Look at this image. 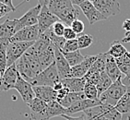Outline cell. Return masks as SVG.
<instances>
[{
    "label": "cell",
    "mask_w": 130,
    "mask_h": 120,
    "mask_svg": "<svg viewBox=\"0 0 130 120\" xmlns=\"http://www.w3.org/2000/svg\"><path fill=\"white\" fill-rule=\"evenodd\" d=\"M85 120H122V115L115 106L101 104L82 113Z\"/></svg>",
    "instance_id": "1"
},
{
    "label": "cell",
    "mask_w": 130,
    "mask_h": 120,
    "mask_svg": "<svg viewBox=\"0 0 130 120\" xmlns=\"http://www.w3.org/2000/svg\"><path fill=\"white\" fill-rule=\"evenodd\" d=\"M126 90H127V87L122 83V77H121L117 80L113 81L112 85L108 88V90H106L104 93L99 96V100L102 104L115 106L118 101L125 93Z\"/></svg>",
    "instance_id": "2"
},
{
    "label": "cell",
    "mask_w": 130,
    "mask_h": 120,
    "mask_svg": "<svg viewBox=\"0 0 130 120\" xmlns=\"http://www.w3.org/2000/svg\"><path fill=\"white\" fill-rule=\"evenodd\" d=\"M59 81H61L60 76L58 74L55 63L54 62L48 68L43 69L40 74H38L31 80L30 84L32 86H49V87H54Z\"/></svg>",
    "instance_id": "3"
},
{
    "label": "cell",
    "mask_w": 130,
    "mask_h": 120,
    "mask_svg": "<svg viewBox=\"0 0 130 120\" xmlns=\"http://www.w3.org/2000/svg\"><path fill=\"white\" fill-rule=\"evenodd\" d=\"M35 42H14L7 44V61L8 68L14 65L26 51L34 44Z\"/></svg>",
    "instance_id": "4"
},
{
    "label": "cell",
    "mask_w": 130,
    "mask_h": 120,
    "mask_svg": "<svg viewBox=\"0 0 130 120\" xmlns=\"http://www.w3.org/2000/svg\"><path fill=\"white\" fill-rule=\"evenodd\" d=\"M59 21V19L55 15H54L50 10L48 9L47 6H43L42 7L41 12L39 14L38 18V28H39V33L40 35L45 33L46 31L53 27V25L55 22Z\"/></svg>",
    "instance_id": "5"
},
{
    "label": "cell",
    "mask_w": 130,
    "mask_h": 120,
    "mask_svg": "<svg viewBox=\"0 0 130 120\" xmlns=\"http://www.w3.org/2000/svg\"><path fill=\"white\" fill-rule=\"evenodd\" d=\"M92 4L106 19L120 13V5L116 0H94Z\"/></svg>",
    "instance_id": "6"
},
{
    "label": "cell",
    "mask_w": 130,
    "mask_h": 120,
    "mask_svg": "<svg viewBox=\"0 0 130 120\" xmlns=\"http://www.w3.org/2000/svg\"><path fill=\"white\" fill-rule=\"evenodd\" d=\"M42 9V6L38 4L30 9H29L27 12L24 14L21 18L17 19V31L23 29L25 27H30V26H34L38 24V18L39 14Z\"/></svg>",
    "instance_id": "7"
},
{
    "label": "cell",
    "mask_w": 130,
    "mask_h": 120,
    "mask_svg": "<svg viewBox=\"0 0 130 120\" xmlns=\"http://www.w3.org/2000/svg\"><path fill=\"white\" fill-rule=\"evenodd\" d=\"M40 37L39 28L38 25L25 27L20 30L19 32L14 34L11 39L9 40V43L14 42H36Z\"/></svg>",
    "instance_id": "8"
},
{
    "label": "cell",
    "mask_w": 130,
    "mask_h": 120,
    "mask_svg": "<svg viewBox=\"0 0 130 120\" xmlns=\"http://www.w3.org/2000/svg\"><path fill=\"white\" fill-rule=\"evenodd\" d=\"M30 119L31 120H47V103L35 97L29 104Z\"/></svg>",
    "instance_id": "9"
},
{
    "label": "cell",
    "mask_w": 130,
    "mask_h": 120,
    "mask_svg": "<svg viewBox=\"0 0 130 120\" xmlns=\"http://www.w3.org/2000/svg\"><path fill=\"white\" fill-rule=\"evenodd\" d=\"M14 89L18 91V93H20V95L22 98L23 102L26 103L27 104H29L36 97L32 85L30 82H28L27 80H24L20 74L18 75V80Z\"/></svg>",
    "instance_id": "10"
},
{
    "label": "cell",
    "mask_w": 130,
    "mask_h": 120,
    "mask_svg": "<svg viewBox=\"0 0 130 120\" xmlns=\"http://www.w3.org/2000/svg\"><path fill=\"white\" fill-rule=\"evenodd\" d=\"M98 55H87L85 56L84 60L82 62L79 63L78 65L72 67L70 73L68 75V78H76V79H80V78H84L87 73L89 72L90 68L93 65V63L95 62L97 59Z\"/></svg>",
    "instance_id": "11"
},
{
    "label": "cell",
    "mask_w": 130,
    "mask_h": 120,
    "mask_svg": "<svg viewBox=\"0 0 130 120\" xmlns=\"http://www.w3.org/2000/svg\"><path fill=\"white\" fill-rule=\"evenodd\" d=\"M18 75H19V72L16 68L15 64L8 67L6 69L3 77L1 78L0 92H7V91L14 89L18 80Z\"/></svg>",
    "instance_id": "12"
},
{
    "label": "cell",
    "mask_w": 130,
    "mask_h": 120,
    "mask_svg": "<svg viewBox=\"0 0 130 120\" xmlns=\"http://www.w3.org/2000/svg\"><path fill=\"white\" fill-rule=\"evenodd\" d=\"M81 9V11L83 12V14L85 15V17L87 18V20H89V23L90 25H93L94 23L101 21V20H107L102 13L94 7V5L92 4V2H90L89 0L85 1L84 3H82L81 5L78 6Z\"/></svg>",
    "instance_id": "13"
},
{
    "label": "cell",
    "mask_w": 130,
    "mask_h": 120,
    "mask_svg": "<svg viewBox=\"0 0 130 120\" xmlns=\"http://www.w3.org/2000/svg\"><path fill=\"white\" fill-rule=\"evenodd\" d=\"M17 32V19H7L0 24V43H8Z\"/></svg>",
    "instance_id": "14"
},
{
    "label": "cell",
    "mask_w": 130,
    "mask_h": 120,
    "mask_svg": "<svg viewBox=\"0 0 130 120\" xmlns=\"http://www.w3.org/2000/svg\"><path fill=\"white\" fill-rule=\"evenodd\" d=\"M55 66H56V68H57L58 74L60 76L61 80H64V79H67V78H68V75H69L71 67L69 66V64L65 58V56L60 51V49L55 48Z\"/></svg>",
    "instance_id": "15"
},
{
    "label": "cell",
    "mask_w": 130,
    "mask_h": 120,
    "mask_svg": "<svg viewBox=\"0 0 130 120\" xmlns=\"http://www.w3.org/2000/svg\"><path fill=\"white\" fill-rule=\"evenodd\" d=\"M102 103L100 102L99 99L97 100H90V99H84V100L78 101L76 103L70 106L69 108L66 109V115H70L72 114H76V113L78 112H84V111L88 110V109H90L92 107H95L98 105H101Z\"/></svg>",
    "instance_id": "16"
},
{
    "label": "cell",
    "mask_w": 130,
    "mask_h": 120,
    "mask_svg": "<svg viewBox=\"0 0 130 120\" xmlns=\"http://www.w3.org/2000/svg\"><path fill=\"white\" fill-rule=\"evenodd\" d=\"M35 96L41 100H43L46 103L56 101L57 93L54 90L53 87L49 86H32Z\"/></svg>",
    "instance_id": "17"
},
{
    "label": "cell",
    "mask_w": 130,
    "mask_h": 120,
    "mask_svg": "<svg viewBox=\"0 0 130 120\" xmlns=\"http://www.w3.org/2000/svg\"><path fill=\"white\" fill-rule=\"evenodd\" d=\"M36 53H37L38 57H39L43 69H45V68H48L49 66H51L53 63L55 62V47L52 44L49 45L48 47L43 49V50L36 51Z\"/></svg>",
    "instance_id": "18"
},
{
    "label": "cell",
    "mask_w": 130,
    "mask_h": 120,
    "mask_svg": "<svg viewBox=\"0 0 130 120\" xmlns=\"http://www.w3.org/2000/svg\"><path fill=\"white\" fill-rule=\"evenodd\" d=\"M64 87L68 88L70 91V93H81L84 90L87 80L85 78H80V79H76V78H67L61 80Z\"/></svg>",
    "instance_id": "19"
},
{
    "label": "cell",
    "mask_w": 130,
    "mask_h": 120,
    "mask_svg": "<svg viewBox=\"0 0 130 120\" xmlns=\"http://www.w3.org/2000/svg\"><path fill=\"white\" fill-rule=\"evenodd\" d=\"M105 72L109 76L111 80L113 81L117 80L119 78L123 76V74L120 72V70L118 68L115 58L111 56L107 53V56H106V63H105Z\"/></svg>",
    "instance_id": "20"
},
{
    "label": "cell",
    "mask_w": 130,
    "mask_h": 120,
    "mask_svg": "<svg viewBox=\"0 0 130 120\" xmlns=\"http://www.w3.org/2000/svg\"><path fill=\"white\" fill-rule=\"evenodd\" d=\"M115 107L122 115V120L130 116V87H127L125 93L118 101Z\"/></svg>",
    "instance_id": "21"
},
{
    "label": "cell",
    "mask_w": 130,
    "mask_h": 120,
    "mask_svg": "<svg viewBox=\"0 0 130 120\" xmlns=\"http://www.w3.org/2000/svg\"><path fill=\"white\" fill-rule=\"evenodd\" d=\"M56 17L67 27H70L73 21L78 19V11L77 10V8L74 6H72V7H69V8L62 10L60 13H58L57 15H56Z\"/></svg>",
    "instance_id": "22"
},
{
    "label": "cell",
    "mask_w": 130,
    "mask_h": 120,
    "mask_svg": "<svg viewBox=\"0 0 130 120\" xmlns=\"http://www.w3.org/2000/svg\"><path fill=\"white\" fill-rule=\"evenodd\" d=\"M84 99H86V96L83 92H81V93H70L66 97H64L61 100L56 101V102H58L64 108L68 109V108H69L70 106H72L77 102L84 100Z\"/></svg>",
    "instance_id": "23"
},
{
    "label": "cell",
    "mask_w": 130,
    "mask_h": 120,
    "mask_svg": "<svg viewBox=\"0 0 130 120\" xmlns=\"http://www.w3.org/2000/svg\"><path fill=\"white\" fill-rule=\"evenodd\" d=\"M72 6L73 5L70 0H50L47 5V8L54 15L56 16L62 10Z\"/></svg>",
    "instance_id": "24"
},
{
    "label": "cell",
    "mask_w": 130,
    "mask_h": 120,
    "mask_svg": "<svg viewBox=\"0 0 130 120\" xmlns=\"http://www.w3.org/2000/svg\"><path fill=\"white\" fill-rule=\"evenodd\" d=\"M64 115H66V108L58 102L54 101L47 103V120L55 116H63Z\"/></svg>",
    "instance_id": "25"
},
{
    "label": "cell",
    "mask_w": 130,
    "mask_h": 120,
    "mask_svg": "<svg viewBox=\"0 0 130 120\" xmlns=\"http://www.w3.org/2000/svg\"><path fill=\"white\" fill-rule=\"evenodd\" d=\"M106 56H107V52L102 53V54H98V57L95 60V62L93 63L91 68H90L89 72L87 73V76H90L93 73L97 72H103L105 70V63H106Z\"/></svg>",
    "instance_id": "26"
},
{
    "label": "cell",
    "mask_w": 130,
    "mask_h": 120,
    "mask_svg": "<svg viewBox=\"0 0 130 120\" xmlns=\"http://www.w3.org/2000/svg\"><path fill=\"white\" fill-rule=\"evenodd\" d=\"M120 72L124 75L128 74L130 71V52L126 51L121 57L115 59Z\"/></svg>",
    "instance_id": "27"
},
{
    "label": "cell",
    "mask_w": 130,
    "mask_h": 120,
    "mask_svg": "<svg viewBox=\"0 0 130 120\" xmlns=\"http://www.w3.org/2000/svg\"><path fill=\"white\" fill-rule=\"evenodd\" d=\"M61 52H62V51H61ZM62 54L64 55V56H65V58L67 59V61L68 62V64H69V66L71 68L78 65V64L82 62L83 60H84V58H85L84 55H81V53H80L79 50L76 51V52H71V53L62 52Z\"/></svg>",
    "instance_id": "28"
},
{
    "label": "cell",
    "mask_w": 130,
    "mask_h": 120,
    "mask_svg": "<svg viewBox=\"0 0 130 120\" xmlns=\"http://www.w3.org/2000/svg\"><path fill=\"white\" fill-rule=\"evenodd\" d=\"M126 51L127 50L125 49V47L123 45L122 43L118 42V41H113L110 46V49L108 50L107 53L111 56H113V58L117 59V58L121 57Z\"/></svg>",
    "instance_id": "29"
},
{
    "label": "cell",
    "mask_w": 130,
    "mask_h": 120,
    "mask_svg": "<svg viewBox=\"0 0 130 120\" xmlns=\"http://www.w3.org/2000/svg\"><path fill=\"white\" fill-rule=\"evenodd\" d=\"M113 83V80H111L109 76L106 74V72L103 71L101 72V78L100 80H99V83L97 84V90H98V93H99V96H100L102 93H103L106 90H108V88L110 87Z\"/></svg>",
    "instance_id": "30"
},
{
    "label": "cell",
    "mask_w": 130,
    "mask_h": 120,
    "mask_svg": "<svg viewBox=\"0 0 130 120\" xmlns=\"http://www.w3.org/2000/svg\"><path fill=\"white\" fill-rule=\"evenodd\" d=\"M45 33H46V34L48 35V37H49V39H50V42H51V43H52L53 46H54L55 48H58V49L62 50L63 47H64V44H65V43H66L65 38L56 36L55 33H53L52 28L49 29L48 31H46Z\"/></svg>",
    "instance_id": "31"
},
{
    "label": "cell",
    "mask_w": 130,
    "mask_h": 120,
    "mask_svg": "<svg viewBox=\"0 0 130 120\" xmlns=\"http://www.w3.org/2000/svg\"><path fill=\"white\" fill-rule=\"evenodd\" d=\"M7 44L8 43H0V72L1 75H4L6 69L8 68L7 61Z\"/></svg>",
    "instance_id": "32"
},
{
    "label": "cell",
    "mask_w": 130,
    "mask_h": 120,
    "mask_svg": "<svg viewBox=\"0 0 130 120\" xmlns=\"http://www.w3.org/2000/svg\"><path fill=\"white\" fill-rule=\"evenodd\" d=\"M83 93L85 94L87 99L90 100H97L99 99V93H98L97 87L93 84H90V83H86Z\"/></svg>",
    "instance_id": "33"
},
{
    "label": "cell",
    "mask_w": 130,
    "mask_h": 120,
    "mask_svg": "<svg viewBox=\"0 0 130 120\" xmlns=\"http://www.w3.org/2000/svg\"><path fill=\"white\" fill-rule=\"evenodd\" d=\"M78 43V48L80 49H85L92 44L93 37L90 34H81L77 38Z\"/></svg>",
    "instance_id": "34"
},
{
    "label": "cell",
    "mask_w": 130,
    "mask_h": 120,
    "mask_svg": "<svg viewBox=\"0 0 130 120\" xmlns=\"http://www.w3.org/2000/svg\"><path fill=\"white\" fill-rule=\"evenodd\" d=\"M79 50L78 48V43L77 39L75 40H68L66 41L65 44H64V47L61 51L65 53H71V52H76V51Z\"/></svg>",
    "instance_id": "35"
},
{
    "label": "cell",
    "mask_w": 130,
    "mask_h": 120,
    "mask_svg": "<svg viewBox=\"0 0 130 120\" xmlns=\"http://www.w3.org/2000/svg\"><path fill=\"white\" fill-rule=\"evenodd\" d=\"M66 27H67V26H66L63 22H61V21H57V22H55V24L53 25L52 31H53V33H55L56 36L63 37Z\"/></svg>",
    "instance_id": "36"
},
{
    "label": "cell",
    "mask_w": 130,
    "mask_h": 120,
    "mask_svg": "<svg viewBox=\"0 0 130 120\" xmlns=\"http://www.w3.org/2000/svg\"><path fill=\"white\" fill-rule=\"evenodd\" d=\"M70 28H71L77 34H81V33L84 32V30H85V25H84V23H83L81 20L77 19V20H75L72 22Z\"/></svg>",
    "instance_id": "37"
},
{
    "label": "cell",
    "mask_w": 130,
    "mask_h": 120,
    "mask_svg": "<svg viewBox=\"0 0 130 120\" xmlns=\"http://www.w3.org/2000/svg\"><path fill=\"white\" fill-rule=\"evenodd\" d=\"M63 37L65 38L66 41L75 40V39H77V38H78V34H77V33H76L70 27H66Z\"/></svg>",
    "instance_id": "38"
},
{
    "label": "cell",
    "mask_w": 130,
    "mask_h": 120,
    "mask_svg": "<svg viewBox=\"0 0 130 120\" xmlns=\"http://www.w3.org/2000/svg\"><path fill=\"white\" fill-rule=\"evenodd\" d=\"M87 80V83H90V84H93V85L97 86V84L99 83V80H100L101 78V72L97 73H93L91 75L87 76V77H84Z\"/></svg>",
    "instance_id": "39"
},
{
    "label": "cell",
    "mask_w": 130,
    "mask_h": 120,
    "mask_svg": "<svg viewBox=\"0 0 130 120\" xmlns=\"http://www.w3.org/2000/svg\"><path fill=\"white\" fill-rule=\"evenodd\" d=\"M13 11H14V10H13L12 8H10L8 6H6V5H4V4H2V3H0V19H2L4 16L8 15V13L13 12Z\"/></svg>",
    "instance_id": "40"
},
{
    "label": "cell",
    "mask_w": 130,
    "mask_h": 120,
    "mask_svg": "<svg viewBox=\"0 0 130 120\" xmlns=\"http://www.w3.org/2000/svg\"><path fill=\"white\" fill-rule=\"evenodd\" d=\"M69 93H70V91L68 90V88L64 87L63 89H61L59 92H57V98H56V101L61 100V99H63L64 97H66L68 94H69Z\"/></svg>",
    "instance_id": "41"
},
{
    "label": "cell",
    "mask_w": 130,
    "mask_h": 120,
    "mask_svg": "<svg viewBox=\"0 0 130 120\" xmlns=\"http://www.w3.org/2000/svg\"><path fill=\"white\" fill-rule=\"evenodd\" d=\"M122 83L126 87H130V71L128 74L125 75V77L122 78Z\"/></svg>",
    "instance_id": "42"
},
{
    "label": "cell",
    "mask_w": 130,
    "mask_h": 120,
    "mask_svg": "<svg viewBox=\"0 0 130 120\" xmlns=\"http://www.w3.org/2000/svg\"><path fill=\"white\" fill-rule=\"evenodd\" d=\"M122 28L126 32V33H129L130 32V19H126V20L123 22Z\"/></svg>",
    "instance_id": "43"
},
{
    "label": "cell",
    "mask_w": 130,
    "mask_h": 120,
    "mask_svg": "<svg viewBox=\"0 0 130 120\" xmlns=\"http://www.w3.org/2000/svg\"><path fill=\"white\" fill-rule=\"evenodd\" d=\"M0 3H2V4H4V5L9 7V8H12V9L14 10V11L16 10V8L14 7V5H13L12 0H0Z\"/></svg>",
    "instance_id": "44"
},
{
    "label": "cell",
    "mask_w": 130,
    "mask_h": 120,
    "mask_svg": "<svg viewBox=\"0 0 130 120\" xmlns=\"http://www.w3.org/2000/svg\"><path fill=\"white\" fill-rule=\"evenodd\" d=\"M62 117L66 118V120H85V118H84L82 114H81V115L78 116V117H73V116H70V115H64Z\"/></svg>",
    "instance_id": "45"
},
{
    "label": "cell",
    "mask_w": 130,
    "mask_h": 120,
    "mask_svg": "<svg viewBox=\"0 0 130 120\" xmlns=\"http://www.w3.org/2000/svg\"><path fill=\"white\" fill-rule=\"evenodd\" d=\"M54 90L57 93V92H59V91L61 90V89H63L64 88V85H63V83H62V81H59V82H57L56 84H55V86H54Z\"/></svg>",
    "instance_id": "46"
},
{
    "label": "cell",
    "mask_w": 130,
    "mask_h": 120,
    "mask_svg": "<svg viewBox=\"0 0 130 120\" xmlns=\"http://www.w3.org/2000/svg\"><path fill=\"white\" fill-rule=\"evenodd\" d=\"M121 43H130V32L129 33H125V37L122 39Z\"/></svg>",
    "instance_id": "47"
},
{
    "label": "cell",
    "mask_w": 130,
    "mask_h": 120,
    "mask_svg": "<svg viewBox=\"0 0 130 120\" xmlns=\"http://www.w3.org/2000/svg\"><path fill=\"white\" fill-rule=\"evenodd\" d=\"M71 1V3H72V5H77V6H79L81 5L82 3H84L85 1H87V0H70Z\"/></svg>",
    "instance_id": "48"
},
{
    "label": "cell",
    "mask_w": 130,
    "mask_h": 120,
    "mask_svg": "<svg viewBox=\"0 0 130 120\" xmlns=\"http://www.w3.org/2000/svg\"><path fill=\"white\" fill-rule=\"evenodd\" d=\"M49 1H50V0H38L39 5H41L42 7H43V6H47Z\"/></svg>",
    "instance_id": "49"
},
{
    "label": "cell",
    "mask_w": 130,
    "mask_h": 120,
    "mask_svg": "<svg viewBox=\"0 0 130 120\" xmlns=\"http://www.w3.org/2000/svg\"><path fill=\"white\" fill-rule=\"evenodd\" d=\"M123 120H130V116H128V117L125 118V119H123Z\"/></svg>",
    "instance_id": "50"
},
{
    "label": "cell",
    "mask_w": 130,
    "mask_h": 120,
    "mask_svg": "<svg viewBox=\"0 0 130 120\" xmlns=\"http://www.w3.org/2000/svg\"><path fill=\"white\" fill-rule=\"evenodd\" d=\"M89 1H90V2H92V1H94V0H89Z\"/></svg>",
    "instance_id": "51"
}]
</instances>
